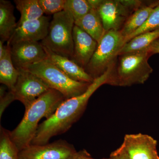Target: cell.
<instances>
[{"label": "cell", "instance_id": "1", "mask_svg": "<svg viewBox=\"0 0 159 159\" xmlns=\"http://www.w3.org/2000/svg\"><path fill=\"white\" fill-rule=\"evenodd\" d=\"M109 71V68L105 74L94 79L84 93L65 100L50 117L39 124L31 144L44 145L53 137L68 131L84 113L92 95L101 86L107 84Z\"/></svg>", "mask_w": 159, "mask_h": 159}, {"label": "cell", "instance_id": "2", "mask_svg": "<svg viewBox=\"0 0 159 159\" xmlns=\"http://www.w3.org/2000/svg\"><path fill=\"white\" fill-rule=\"evenodd\" d=\"M66 99L58 91L51 89L25 108L21 121L10 131L11 140L20 152L31 145L41 119L50 117Z\"/></svg>", "mask_w": 159, "mask_h": 159}, {"label": "cell", "instance_id": "3", "mask_svg": "<svg viewBox=\"0 0 159 159\" xmlns=\"http://www.w3.org/2000/svg\"><path fill=\"white\" fill-rule=\"evenodd\" d=\"M151 56L147 49L118 55L110 67L107 84L129 87L145 83L153 71L148 62Z\"/></svg>", "mask_w": 159, "mask_h": 159}, {"label": "cell", "instance_id": "4", "mask_svg": "<svg viewBox=\"0 0 159 159\" xmlns=\"http://www.w3.org/2000/svg\"><path fill=\"white\" fill-rule=\"evenodd\" d=\"M74 22L72 12L65 6L64 10L53 15L48 35L41 43L55 54L71 59L74 54Z\"/></svg>", "mask_w": 159, "mask_h": 159}, {"label": "cell", "instance_id": "5", "mask_svg": "<svg viewBox=\"0 0 159 159\" xmlns=\"http://www.w3.org/2000/svg\"><path fill=\"white\" fill-rule=\"evenodd\" d=\"M42 79L51 89L62 94L66 99L84 93L92 83L75 81L47 58L23 69Z\"/></svg>", "mask_w": 159, "mask_h": 159}, {"label": "cell", "instance_id": "6", "mask_svg": "<svg viewBox=\"0 0 159 159\" xmlns=\"http://www.w3.org/2000/svg\"><path fill=\"white\" fill-rule=\"evenodd\" d=\"M124 44L125 38L120 31H106L84 69L86 72L94 80L105 74L116 61Z\"/></svg>", "mask_w": 159, "mask_h": 159}, {"label": "cell", "instance_id": "7", "mask_svg": "<svg viewBox=\"0 0 159 159\" xmlns=\"http://www.w3.org/2000/svg\"><path fill=\"white\" fill-rule=\"evenodd\" d=\"M145 2L136 0H101L97 9L105 31H120L130 15Z\"/></svg>", "mask_w": 159, "mask_h": 159}, {"label": "cell", "instance_id": "8", "mask_svg": "<svg viewBox=\"0 0 159 159\" xmlns=\"http://www.w3.org/2000/svg\"><path fill=\"white\" fill-rule=\"evenodd\" d=\"M13 90L15 99L27 108L51 88L42 79L29 71L20 69Z\"/></svg>", "mask_w": 159, "mask_h": 159}, {"label": "cell", "instance_id": "9", "mask_svg": "<svg viewBox=\"0 0 159 159\" xmlns=\"http://www.w3.org/2000/svg\"><path fill=\"white\" fill-rule=\"evenodd\" d=\"M77 152L74 145L59 140L42 145H32L19 152V159H67Z\"/></svg>", "mask_w": 159, "mask_h": 159}, {"label": "cell", "instance_id": "10", "mask_svg": "<svg viewBox=\"0 0 159 159\" xmlns=\"http://www.w3.org/2000/svg\"><path fill=\"white\" fill-rule=\"evenodd\" d=\"M121 146L129 159H159L157 141L148 135H125Z\"/></svg>", "mask_w": 159, "mask_h": 159}, {"label": "cell", "instance_id": "11", "mask_svg": "<svg viewBox=\"0 0 159 159\" xmlns=\"http://www.w3.org/2000/svg\"><path fill=\"white\" fill-rule=\"evenodd\" d=\"M14 66L20 70L48 58L43 46L35 42H20L10 46Z\"/></svg>", "mask_w": 159, "mask_h": 159}, {"label": "cell", "instance_id": "12", "mask_svg": "<svg viewBox=\"0 0 159 159\" xmlns=\"http://www.w3.org/2000/svg\"><path fill=\"white\" fill-rule=\"evenodd\" d=\"M50 23V17L44 16L23 23L16 28L7 44L11 46L20 42L42 41L48 35Z\"/></svg>", "mask_w": 159, "mask_h": 159}, {"label": "cell", "instance_id": "13", "mask_svg": "<svg viewBox=\"0 0 159 159\" xmlns=\"http://www.w3.org/2000/svg\"><path fill=\"white\" fill-rule=\"evenodd\" d=\"M73 36L74 54L71 59L84 70L97 49L98 43L75 25Z\"/></svg>", "mask_w": 159, "mask_h": 159}, {"label": "cell", "instance_id": "14", "mask_svg": "<svg viewBox=\"0 0 159 159\" xmlns=\"http://www.w3.org/2000/svg\"><path fill=\"white\" fill-rule=\"evenodd\" d=\"M48 58L71 79L79 82L92 83L94 80L85 70L67 57L55 54L43 47Z\"/></svg>", "mask_w": 159, "mask_h": 159}, {"label": "cell", "instance_id": "15", "mask_svg": "<svg viewBox=\"0 0 159 159\" xmlns=\"http://www.w3.org/2000/svg\"><path fill=\"white\" fill-rule=\"evenodd\" d=\"M159 4V1L145 2L130 15L120 30L125 40L146 22L152 11Z\"/></svg>", "mask_w": 159, "mask_h": 159}, {"label": "cell", "instance_id": "16", "mask_svg": "<svg viewBox=\"0 0 159 159\" xmlns=\"http://www.w3.org/2000/svg\"><path fill=\"white\" fill-rule=\"evenodd\" d=\"M14 7L10 1H0V37L3 43L8 42L17 28Z\"/></svg>", "mask_w": 159, "mask_h": 159}, {"label": "cell", "instance_id": "17", "mask_svg": "<svg viewBox=\"0 0 159 159\" xmlns=\"http://www.w3.org/2000/svg\"><path fill=\"white\" fill-rule=\"evenodd\" d=\"M75 25L99 43L105 33L102 20L97 9L92 8L87 14L75 21Z\"/></svg>", "mask_w": 159, "mask_h": 159}, {"label": "cell", "instance_id": "18", "mask_svg": "<svg viewBox=\"0 0 159 159\" xmlns=\"http://www.w3.org/2000/svg\"><path fill=\"white\" fill-rule=\"evenodd\" d=\"M19 74V72L11 60L10 46L7 44L6 51L0 58V82L8 88L9 90H13Z\"/></svg>", "mask_w": 159, "mask_h": 159}, {"label": "cell", "instance_id": "19", "mask_svg": "<svg viewBox=\"0 0 159 159\" xmlns=\"http://www.w3.org/2000/svg\"><path fill=\"white\" fill-rule=\"evenodd\" d=\"M158 38L159 28L141 33L125 43L119 55L146 50Z\"/></svg>", "mask_w": 159, "mask_h": 159}, {"label": "cell", "instance_id": "20", "mask_svg": "<svg viewBox=\"0 0 159 159\" xmlns=\"http://www.w3.org/2000/svg\"><path fill=\"white\" fill-rule=\"evenodd\" d=\"M14 2L21 15L17 27L26 22L38 19L43 16L39 0H15Z\"/></svg>", "mask_w": 159, "mask_h": 159}, {"label": "cell", "instance_id": "21", "mask_svg": "<svg viewBox=\"0 0 159 159\" xmlns=\"http://www.w3.org/2000/svg\"><path fill=\"white\" fill-rule=\"evenodd\" d=\"M19 150L11 140L10 131L0 128V159H19Z\"/></svg>", "mask_w": 159, "mask_h": 159}, {"label": "cell", "instance_id": "22", "mask_svg": "<svg viewBox=\"0 0 159 159\" xmlns=\"http://www.w3.org/2000/svg\"><path fill=\"white\" fill-rule=\"evenodd\" d=\"M65 6L72 12L75 21L83 17L92 9L88 0H66Z\"/></svg>", "mask_w": 159, "mask_h": 159}, {"label": "cell", "instance_id": "23", "mask_svg": "<svg viewBox=\"0 0 159 159\" xmlns=\"http://www.w3.org/2000/svg\"><path fill=\"white\" fill-rule=\"evenodd\" d=\"M159 28V4L154 9L146 22L140 29L126 39L125 43L137 35L146 31H152Z\"/></svg>", "mask_w": 159, "mask_h": 159}, {"label": "cell", "instance_id": "24", "mask_svg": "<svg viewBox=\"0 0 159 159\" xmlns=\"http://www.w3.org/2000/svg\"><path fill=\"white\" fill-rule=\"evenodd\" d=\"M66 0H39L43 13L55 14L64 10Z\"/></svg>", "mask_w": 159, "mask_h": 159}, {"label": "cell", "instance_id": "25", "mask_svg": "<svg viewBox=\"0 0 159 159\" xmlns=\"http://www.w3.org/2000/svg\"><path fill=\"white\" fill-rule=\"evenodd\" d=\"M0 117H2L3 113L8 106L15 99L14 95L11 91L9 90V92L5 91V88L1 86L0 89Z\"/></svg>", "mask_w": 159, "mask_h": 159}, {"label": "cell", "instance_id": "26", "mask_svg": "<svg viewBox=\"0 0 159 159\" xmlns=\"http://www.w3.org/2000/svg\"><path fill=\"white\" fill-rule=\"evenodd\" d=\"M67 159H97L92 157L90 154L85 149L77 151ZM104 159V158L101 159Z\"/></svg>", "mask_w": 159, "mask_h": 159}, {"label": "cell", "instance_id": "27", "mask_svg": "<svg viewBox=\"0 0 159 159\" xmlns=\"http://www.w3.org/2000/svg\"><path fill=\"white\" fill-rule=\"evenodd\" d=\"M109 159H129L125 151L121 146L111 154Z\"/></svg>", "mask_w": 159, "mask_h": 159}, {"label": "cell", "instance_id": "28", "mask_svg": "<svg viewBox=\"0 0 159 159\" xmlns=\"http://www.w3.org/2000/svg\"><path fill=\"white\" fill-rule=\"evenodd\" d=\"M151 55L159 54V38L153 42L147 49Z\"/></svg>", "mask_w": 159, "mask_h": 159}, {"label": "cell", "instance_id": "29", "mask_svg": "<svg viewBox=\"0 0 159 159\" xmlns=\"http://www.w3.org/2000/svg\"><path fill=\"white\" fill-rule=\"evenodd\" d=\"M104 159H109V158H104Z\"/></svg>", "mask_w": 159, "mask_h": 159}]
</instances>
